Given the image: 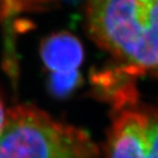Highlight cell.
<instances>
[{
	"label": "cell",
	"instance_id": "4",
	"mask_svg": "<svg viewBox=\"0 0 158 158\" xmlns=\"http://www.w3.org/2000/svg\"><path fill=\"white\" fill-rule=\"evenodd\" d=\"M44 66L51 73L78 70L84 62V47L74 34L58 32L45 37L40 48Z\"/></svg>",
	"mask_w": 158,
	"mask_h": 158
},
{
	"label": "cell",
	"instance_id": "7",
	"mask_svg": "<svg viewBox=\"0 0 158 158\" xmlns=\"http://www.w3.org/2000/svg\"><path fill=\"white\" fill-rule=\"evenodd\" d=\"M5 118H6V111L3 109L2 102L0 100V133H1V130L3 127V124H5Z\"/></svg>",
	"mask_w": 158,
	"mask_h": 158
},
{
	"label": "cell",
	"instance_id": "6",
	"mask_svg": "<svg viewBox=\"0 0 158 158\" xmlns=\"http://www.w3.org/2000/svg\"><path fill=\"white\" fill-rule=\"evenodd\" d=\"M56 0H0V18L11 17L22 12L44 10L52 7Z\"/></svg>",
	"mask_w": 158,
	"mask_h": 158
},
{
	"label": "cell",
	"instance_id": "1",
	"mask_svg": "<svg viewBox=\"0 0 158 158\" xmlns=\"http://www.w3.org/2000/svg\"><path fill=\"white\" fill-rule=\"evenodd\" d=\"M94 42L130 76H158V0H87Z\"/></svg>",
	"mask_w": 158,
	"mask_h": 158
},
{
	"label": "cell",
	"instance_id": "2",
	"mask_svg": "<svg viewBox=\"0 0 158 158\" xmlns=\"http://www.w3.org/2000/svg\"><path fill=\"white\" fill-rule=\"evenodd\" d=\"M98 148L86 132L55 121L33 106L6 111L0 158H97Z\"/></svg>",
	"mask_w": 158,
	"mask_h": 158
},
{
	"label": "cell",
	"instance_id": "3",
	"mask_svg": "<svg viewBox=\"0 0 158 158\" xmlns=\"http://www.w3.org/2000/svg\"><path fill=\"white\" fill-rule=\"evenodd\" d=\"M115 110L106 158H158V109L134 102Z\"/></svg>",
	"mask_w": 158,
	"mask_h": 158
},
{
	"label": "cell",
	"instance_id": "5",
	"mask_svg": "<svg viewBox=\"0 0 158 158\" xmlns=\"http://www.w3.org/2000/svg\"><path fill=\"white\" fill-rule=\"evenodd\" d=\"M81 82V76L78 70L51 73L48 88L55 97H67Z\"/></svg>",
	"mask_w": 158,
	"mask_h": 158
}]
</instances>
